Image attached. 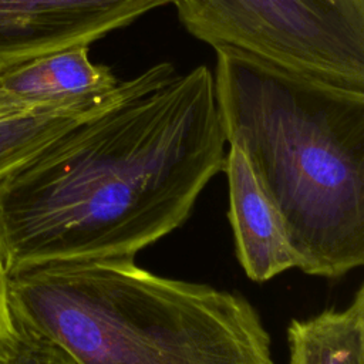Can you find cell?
Returning a JSON list of instances; mask_svg holds the SVG:
<instances>
[{
	"mask_svg": "<svg viewBox=\"0 0 364 364\" xmlns=\"http://www.w3.org/2000/svg\"><path fill=\"white\" fill-rule=\"evenodd\" d=\"M102 105L94 108H36L0 115V179Z\"/></svg>",
	"mask_w": 364,
	"mask_h": 364,
	"instance_id": "9c48e42d",
	"label": "cell"
},
{
	"mask_svg": "<svg viewBox=\"0 0 364 364\" xmlns=\"http://www.w3.org/2000/svg\"><path fill=\"white\" fill-rule=\"evenodd\" d=\"M216 104L277 208L296 269L337 279L364 263V92L216 51Z\"/></svg>",
	"mask_w": 364,
	"mask_h": 364,
	"instance_id": "7a4b0ae2",
	"label": "cell"
},
{
	"mask_svg": "<svg viewBox=\"0 0 364 364\" xmlns=\"http://www.w3.org/2000/svg\"><path fill=\"white\" fill-rule=\"evenodd\" d=\"M173 0H0V71L90 46Z\"/></svg>",
	"mask_w": 364,
	"mask_h": 364,
	"instance_id": "5b68a950",
	"label": "cell"
},
{
	"mask_svg": "<svg viewBox=\"0 0 364 364\" xmlns=\"http://www.w3.org/2000/svg\"><path fill=\"white\" fill-rule=\"evenodd\" d=\"M9 299L17 327L77 364H274L245 296L155 274L134 256L16 270Z\"/></svg>",
	"mask_w": 364,
	"mask_h": 364,
	"instance_id": "3957f363",
	"label": "cell"
},
{
	"mask_svg": "<svg viewBox=\"0 0 364 364\" xmlns=\"http://www.w3.org/2000/svg\"><path fill=\"white\" fill-rule=\"evenodd\" d=\"M189 34L226 51L364 92V0H173Z\"/></svg>",
	"mask_w": 364,
	"mask_h": 364,
	"instance_id": "277c9868",
	"label": "cell"
},
{
	"mask_svg": "<svg viewBox=\"0 0 364 364\" xmlns=\"http://www.w3.org/2000/svg\"><path fill=\"white\" fill-rule=\"evenodd\" d=\"M30 109H36V108L23 102L21 100L13 97L11 94L0 90V115L23 112V111H30Z\"/></svg>",
	"mask_w": 364,
	"mask_h": 364,
	"instance_id": "7c38bea8",
	"label": "cell"
},
{
	"mask_svg": "<svg viewBox=\"0 0 364 364\" xmlns=\"http://www.w3.org/2000/svg\"><path fill=\"white\" fill-rule=\"evenodd\" d=\"M16 333V321L9 299V272L0 256V361L10 351Z\"/></svg>",
	"mask_w": 364,
	"mask_h": 364,
	"instance_id": "8fae6325",
	"label": "cell"
},
{
	"mask_svg": "<svg viewBox=\"0 0 364 364\" xmlns=\"http://www.w3.org/2000/svg\"><path fill=\"white\" fill-rule=\"evenodd\" d=\"M213 73L158 63L0 179L9 273L135 256L179 228L223 169Z\"/></svg>",
	"mask_w": 364,
	"mask_h": 364,
	"instance_id": "6da1fadb",
	"label": "cell"
},
{
	"mask_svg": "<svg viewBox=\"0 0 364 364\" xmlns=\"http://www.w3.org/2000/svg\"><path fill=\"white\" fill-rule=\"evenodd\" d=\"M289 364H364V286L344 309H327L287 326Z\"/></svg>",
	"mask_w": 364,
	"mask_h": 364,
	"instance_id": "ba28073f",
	"label": "cell"
},
{
	"mask_svg": "<svg viewBox=\"0 0 364 364\" xmlns=\"http://www.w3.org/2000/svg\"><path fill=\"white\" fill-rule=\"evenodd\" d=\"M90 46H77L31 58L0 71V90L34 108H94L107 102L121 80L94 64Z\"/></svg>",
	"mask_w": 364,
	"mask_h": 364,
	"instance_id": "52a82bcc",
	"label": "cell"
},
{
	"mask_svg": "<svg viewBox=\"0 0 364 364\" xmlns=\"http://www.w3.org/2000/svg\"><path fill=\"white\" fill-rule=\"evenodd\" d=\"M10 351L0 364H77L58 344L17 327Z\"/></svg>",
	"mask_w": 364,
	"mask_h": 364,
	"instance_id": "30bf717a",
	"label": "cell"
},
{
	"mask_svg": "<svg viewBox=\"0 0 364 364\" xmlns=\"http://www.w3.org/2000/svg\"><path fill=\"white\" fill-rule=\"evenodd\" d=\"M223 169L236 256L247 277L262 283L296 267L283 219L237 148L229 146Z\"/></svg>",
	"mask_w": 364,
	"mask_h": 364,
	"instance_id": "8992f818",
	"label": "cell"
}]
</instances>
